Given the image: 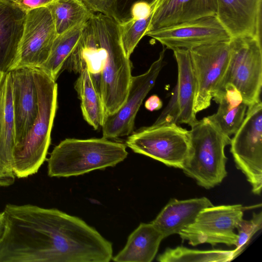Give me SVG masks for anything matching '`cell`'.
Returning a JSON list of instances; mask_svg holds the SVG:
<instances>
[{
  "label": "cell",
  "instance_id": "obj_1",
  "mask_svg": "<svg viewBox=\"0 0 262 262\" xmlns=\"http://www.w3.org/2000/svg\"><path fill=\"white\" fill-rule=\"evenodd\" d=\"M76 50L93 78L98 80L97 89L106 116L114 114L126 100L133 76L119 24L104 14L94 13L84 24Z\"/></svg>",
  "mask_w": 262,
  "mask_h": 262
},
{
  "label": "cell",
  "instance_id": "obj_2",
  "mask_svg": "<svg viewBox=\"0 0 262 262\" xmlns=\"http://www.w3.org/2000/svg\"><path fill=\"white\" fill-rule=\"evenodd\" d=\"M38 101L34 124L25 139L15 147L13 169L17 178L37 172L46 160L57 103V84L44 72L33 68Z\"/></svg>",
  "mask_w": 262,
  "mask_h": 262
},
{
  "label": "cell",
  "instance_id": "obj_3",
  "mask_svg": "<svg viewBox=\"0 0 262 262\" xmlns=\"http://www.w3.org/2000/svg\"><path fill=\"white\" fill-rule=\"evenodd\" d=\"M128 155L125 144L105 138H67L56 146L48 159L50 177L77 176L114 167Z\"/></svg>",
  "mask_w": 262,
  "mask_h": 262
},
{
  "label": "cell",
  "instance_id": "obj_4",
  "mask_svg": "<svg viewBox=\"0 0 262 262\" xmlns=\"http://www.w3.org/2000/svg\"><path fill=\"white\" fill-rule=\"evenodd\" d=\"M190 127V151L182 170L199 186L209 189L221 183L227 175L225 148L231 139L207 117Z\"/></svg>",
  "mask_w": 262,
  "mask_h": 262
},
{
  "label": "cell",
  "instance_id": "obj_5",
  "mask_svg": "<svg viewBox=\"0 0 262 262\" xmlns=\"http://www.w3.org/2000/svg\"><path fill=\"white\" fill-rule=\"evenodd\" d=\"M230 57L226 72L213 95L228 83L240 92L248 106L260 100L262 48L260 36L242 35L229 40ZM212 95V96H213Z\"/></svg>",
  "mask_w": 262,
  "mask_h": 262
},
{
  "label": "cell",
  "instance_id": "obj_6",
  "mask_svg": "<svg viewBox=\"0 0 262 262\" xmlns=\"http://www.w3.org/2000/svg\"><path fill=\"white\" fill-rule=\"evenodd\" d=\"M125 145L136 153L182 169L190 151V133L175 123L152 124L130 134Z\"/></svg>",
  "mask_w": 262,
  "mask_h": 262
},
{
  "label": "cell",
  "instance_id": "obj_7",
  "mask_svg": "<svg viewBox=\"0 0 262 262\" xmlns=\"http://www.w3.org/2000/svg\"><path fill=\"white\" fill-rule=\"evenodd\" d=\"M248 107L242 123L230 140V152L237 168L251 184L252 192L260 195L262 188L261 101Z\"/></svg>",
  "mask_w": 262,
  "mask_h": 262
},
{
  "label": "cell",
  "instance_id": "obj_8",
  "mask_svg": "<svg viewBox=\"0 0 262 262\" xmlns=\"http://www.w3.org/2000/svg\"><path fill=\"white\" fill-rule=\"evenodd\" d=\"M248 207L241 204L208 207L202 210L193 223L178 234L182 241L195 246L204 243L214 246L224 244L235 246L237 234L234 232Z\"/></svg>",
  "mask_w": 262,
  "mask_h": 262
},
{
  "label": "cell",
  "instance_id": "obj_9",
  "mask_svg": "<svg viewBox=\"0 0 262 262\" xmlns=\"http://www.w3.org/2000/svg\"><path fill=\"white\" fill-rule=\"evenodd\" d=\"M229 40L189 50L196 81L193 106L196 114L210 106L212 95L226 72L230 57Z\"/></svg>",
  "mask_w": 262,
  "mask_h": 262
},
{
  "label": "cell",
  "instance_id": "obj_10",
  "mask_svg": "<svg viewBox=\"0 0 262 262\" xmlns=\"http://www.w3.org/2000/svg\"><path fill=\"white\" fill-rule=\"evenodd\" d=\"M166 48L163 47L158 58L145 73L132 76L126 100L115 113L105 116L102 127V136L107 139H116L128 136L134 128L135 120L139 108L151 89L162 68L165 65Z\"/></svg>",
  "mask_w": 262,
  "mask_h": 262
},
{
  "label": "cell",
  "instance_id": "obj_11",
  "mask_svg": "<svg viewBox=\"0 0 262 262\" xmlns=\"http://www.w3.org/2000/svg\"><path fill=\"white\" fill-rule=\"evenodd\" d=\"M57 36L47 7L27 12L18 57L12 70L22 67L39 68L48 59Z\"/></svg>",
  "mask_w": 262,
  "mask_h": 262
},
{
  "label": "cell",
  "instance_id": "obj_12",
  "mask_svg": "<svg viewBox=\"0 0 262 262\" xmlns=\"http://www.w3.org/2000/svg\"><path fill=\"white\" fill-rule=\"evenodd\" d=\"M166 49H190L231 38L215 15L203 17L145 34Z\"/></svg>",
  "mask_w": 262,
  "mask_h": 262
},
{
  "label": "cell",
  "instance_id": "obj_13",
  "mask_svg": "<svg viewBox=\"0 0 262 262\" xmlns=\"http://www.w3.org/2000/svg\"><path fill=\"white\" fill-rule=\"evenodd\" d=\"M10 72L12 78L16 146L27 137L36 118L37 94L33 68H18Z\"/></svg>",
  "mask_w": 262,
  "mask_h": 262
},
{
  "label": "cell",
  "instance_id": "obj_14",
  "mask_svg": "<svg viewBox=\"0 0 262 262\" xmlns=\"http://www.w3.org/2000/svg\"><path fill=\"white\" fill-rule=\"evenodd\" d=\"M16 144L10 72L5 74L0 86V186L8 187L15 180L13 155Z\"/></svg>",
  "mask_w": 262,
  "mask_h": 262
},
{
  "label": "cell",
  "instance_id": "obj_15",
  "mask_svg": "<svg viewBox=\"0 0 262 262\" xmlns=\"http://www.w3.org/2000/svg\"><path fill=\"white\" fill-rule=\"evenodd\" d=\"M262 0H216L215 16L231 37L260 35Z\"/></svg>",
  "mask_w": 262,
  "mask_h": 262
},
{
  "label": "cell",
  "instance_id": "obj_16",
  "mask_svg": "<svg viewBox=\"0 0 262 262\" xmlns=\"http://www.w3.org/2000/svg\"><path fill=\"white\" fill-rule=\"evenodd\" d=\"M216 12V0H157L146 33L203 17L215 15Z\"/></svg>",
  "mask_w": 262,
  "mask_h": 262
},
{
  "label": "cell",
  "instance_id": "obj_17",
  "mask_svg": "<svg viewBox=\"0 0 262 262\" xmlns=\"http://www.w3.org/2000/svg\"><path fill=\"white\" fill-rule=\"evenodd\" d=\"M27 12L10 0H0V71H11L18 57Z\"/></svg>",
  "mask_w": 262,
  "mask_h": 262
},
{
  "label": "cell",
  "instance_id": "obj_18",
  "mask_svg": "<svg viewBox=\"0 0 262 262\" xmlns=\"http://www.w3.org/2000/svg\"><path fill=\"white\" fill-rule=\"evenodd\" d=\"M212 205L210 200L205 196L183 200L172 199L151 223L165 238L179 234L193 223L202 210Z\"/></svg>",
  "mask_w": 262,
  "mask_h": 262
},
{
  "label": "cell",
  "instance_id": "obj_19",
  "mask_svg": "<svg viewBox=\"0 0 262 262\" xmlns=\"http://www.w3.org/2000/svg\"><path fill=\"white\" fill-rule=\"evenodd\" d=\"M178 67V100L180 109L178 124L192 125L198 121L193 106L196 93V81L189 50H173Z\"/></svg>",
  "mask_w": 262,
  "mask_h": 262
},
{
  "label": "cell",
  "instance_id": "obj_20",
  "mask_svg": "<svg viewBox=\"0 0 262 262\" xmlns=\"http://www.w3.org/2000/svg\"><path fill=\"white\" fill-rule=\"evenodd\" d=\"M164 238L152 223H141L128 236L124 248L112 259L116 262H150Z\"/></svg>",
  "mask_w": 262,
  "mask_h": 262
},
{
  "label": "cell",
  "instance_id": "obj_21",
  "mask_svg": "<svg viewBox=\"0 0 262 262\" xmlns=\"http://www.w3.org/2000/svg\"><path fill=\"white\" fill-rule=\"evenodd\" d=\"M75 83V89L81 102V109L85 121L94 129L102 126L106 114L99 93L87 68L82 66Z\"/></svg>",
  "mask_w": 262,
  "mask_h": 262
},
{
  "label": "cell",
  "instance_id": "obj_22",
  "mask_svg": "<svg viewBox=\"0 0 262 262\" xmlns=\"http://www.w3.org/2000/svg\"><path fill=\"white\" fill-rule=\"evenodd\" d=\"M84 24L77 25L57 35L48 59L38 68L56 81L77 43Z\"/></svg>",
  "mask_w": 262,
  "mask_h": 262
},
{
  "label": "cell",
  "instance_id": "obj_23",
  "mask_svg": "<svg viewBox=\"0 0 262 262\" xmlns=\"http://www.w3.org/2000/svg\"><path fill=\"white\" fill-rule=\"evenodd\" d=\"M47 7L57 35L84 24L94 13L82 0H55Z\"/></svg>",
  "mask_w": 262,
  "mask_h": 262
},
{
  "label": "cell",
  "instance_id": "obj_24",
  "mask_svg": "<svg viewBox=\"0 0 262 262\" xmlns=\"http://www.w3.org/2000/svg\"><path fill=\"white\" fill-rule=\"evenodd\" d=\"M233 259V250H200L183 246L168 248L157 257L160 262H227Z\"/></svg>",
  "mask_w": 262,
  "mask_h": 262
},
{
  "label": "cell",
  "instance_id": "obj_25",
  "mask_svg": "<svg viewBox=\"0 0 262 262\" xmlns=\"http://www.w3.org/2000/svg\"><path fill=\"white\" fill-rule=\"evenodd\" d=\"M217 112L207 117L224 135L230 137L234 134L242 123L246 115L247 105L244 102L232 106L224 99L217 103Z\"/></svg>",
  "mask_w": 262,
  "mask_h": 262
},
{
  "label": "cell",
  "instance_id": "obj_26",
  "mask_svg": "<svg viewBox=\"0 0 262 262\" xmlns=\"http://www.w3.org/2000/svg\"><path fill=\"white\" fill-rule=\"evenodd\" d=\"M152 15L138 19L130 17L119 24L122 45L128 57L130 58L140 40L145 36Z\"/></svg>",
  "mask_w": 262,
  "mask_h": 262
},
{
  "label": "cell",
  "instance_id": "obj_27",
  "mask_svg": "<svg viewBox=\"0 0 262 262\" xmlns=\"http://www.w3.org/2000/svg\"><path fill=\"white\" fill-rule=\"evenodd\" d=\"M262 228V212H254L250 220H242L236 229L237 239L233 250L234 259L238 256L249 244L253 236Z\"/></svg>",
  "mask_w": 262,
  "mask_h": 262
},
{
  "label": "cell",
  "instance_id": "obj_28",
  "mask_svg": "<svg viewBox=\"0 0 262 262\" xmlns=\"http://www.w3.org/2000/svg\"><path fill=\"white\" fill-rule=\"evenodd\" d=\"M179 114L177 87L176 85L172 91L171 97L167 105L153 125H160L171 123L178 124Z\"/></svg>",
  "mask_w": 262,
  "mask_h": 262
},
{
  "label": "cell",
  "instance_id": "obj_29",
  "mask_svg": "<svg viewBox=\"0 0 262 262\" xmlns=\"http://www.w3.org/2000/svg\"><path fill=\"white\" fill-rule=\"evenodd\" d=\"M93 13H100L116 20L121 22L119 16L115 0H82Z\"/></svg>",
  "mask_w": 262,
  "mask_h": 262
},
{
  "label": "cell",
  "instance_id": "obj_30",
  "mask_svg": "<svg viewBox=\"0 0 262 262\" xmlns=\"http://www.w3.org/2000/svg\"><path fill=\"white\" fill-rule=\"evenodd\" d=\"M155 4L143 1L134 3L130 9V17L138 19L149 17L152 14Z\"/></svg>",
  "mask_w": 262,
  "mask_h": 262
},
{
  "label": "cell",
  "instance_id": "obj_31",
  "mask_svg": "<svg viewBox=\"0 0 262 262\" xmlns=\"http://www.w3.org/2000/svg\"><path fill=\"white\" fill-rule=\"evenodd\" d=\"M115 1L117 11L122 22L130 18V9L134 3L143 1L154 4L157 0H115Z\"/></svg>",
  "mask_w": 262,
  "mask_h": 262
},
{
  "label": "cell",
  "instance_id": "obj_32",
  "mask_svg": "<svg viewBox=\"0 0 262 262\" xmlns=\"http://www.w3.org/2000/svg\"><path fill=\"white\" fill-rule=\"evenodd\" d=\"M26 12L39 8L48 7L55 0H10Z\"/></svg>",
  "mask_w": 262,
  "mask_h": 262
},
{
  "label": "cell",
  "instance_id": "obj_33",
  "mask_svg": "<svg viewBox=\"0 0 262 262\" xmlns=\"http://www.w3.org/2000/svg\"><path fill=\"white\" fill-rule=\"evenodd\" d=\"M163 103L157 95H152L145 102V108L149 111L159 110L162 107Z\"/></svg>",
  "mask_w": 262,
  "mask_h": 262
},
{
  "label": "cell",
  "instance_id": "obj_34",
  "mask_svg": "<svg viewBox=\"0 0 262 262\" xmlns=\"http://www.w3.org/2000/svg\"><path fill=\"white\" fill-rule=\"evenodd\" d=\"M6 228V220L4 213L3 212L0 213V242L2 239Z\"/></svg>",
  "mask_w": 262,
  "mask_h": 262
},
{
  "label": "cell",
  "instance_id": "obj_35",
  "mask_svg": "<svg viewBox=\"0 0 262 262\" xmlns=\"http://www.w3.org/2000/svg\"><path fill=\"white\" fill-rule=\"evenodd\" d=\"M5 73L2 72L0 71V86L2 84L4 76Z\"/></svg>",
  "mask_w": 262,
  "mask_h": 262
}]
</instances>
